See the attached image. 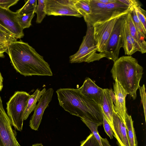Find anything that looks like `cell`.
Here are the masks:
<instances>
[{"instance_id": "1", "label": "cell", "mask_w": 146, "mask_h": 146, "mask_svg": "<svg viewBox=\"0 0 146 146\" xmlns=\"http://www.w3.org/2000/svg\"><path fill=\"white\" fill-rule=\"evenodd\" d=\"M7 53L16 71L25 76H52L49 64L33 47L21 40L11 43Z\"/></svg>"}, {"instance_id": "2", "label": "cell", "mask_w": 146, "mask_h": 146, "mask_svg": "<svg viewBox=\"0 0 146 146\" xmlns=\"http://www.w3.org/2000/svg\"><path fill=\"white\" fill-rule=\"evenodd\" d=\"M56 92L59 104L65 111L99 126L103 124L100 106L82 95L78 88H60Z\"/></svg>"}, {"instance_id": "3", "label": "cell", "mask_w": 146, "mask_h": 146, "mask_svg": "<svg viewBox=\"0 0 146 146\" xmlns=\"http://www.w3.org/2000/svg\"><path fill=\"white\" fill-rule=\"evenodd\" d=\"M143 70L136 59L131 56H124L114 62L111 72L113 79L117 80L135 100L137 97V90L140 86V82Z\"/></svg>"}, {"instance_id": "4", "label": "cell", "mask_w": 146, "mask_h": 146, "mask_svg": "<svg viewBox=\"0 0 146 146\" xmlns=\"http://www.w3.org/2000/svg\"><path fill=\"white\" fill-rule=\"evenodd\" d=\"M86 23V34L83 37L78 50L69 57V62L71 63L83 62L89 63L105 57L104 53L97 52V45L94 38L93 26Z\"/></svg>"}, {"instance_id": "5", "label": "cell", "mask_w": 146, "mask_h": 146, "mask_svg": "<svg viewBox=\"0 0 146 146\" xmlns=\"http://www.w3.org/2000/svg\"><path fill=\"white\" fill-rule=\"evenodd\" d=\"M24 91H17L7 103V113L12 125L18 131L22 130L24 112L30 96Z\"/></svg>"}, {"instance_id": "6", "label": "cell", "mask_w": 146, "mask_h": 146, "mask_svg": "<svg viewBox=\"0 0 146 146\" xmlns=\"http://www.w3.org/2000/svg\"><path fill=\"white\" fill-rule=\"evenodd\" d=\"M127 14L121 16L117 21L103 52L106 58L114 62L119 58L120 50L123 46V30Z\"/></svg>"}, {"instance_id": "7", "label": "cell", "mask_w": 146, "mask_h": 146, "mask_svg": "<svg viewBox=\"0 0 146 146\" xmlns=\"http://www.w3.org/2000/svg\"><path fill=\"white\" fill-rule=\"evenodd\" d=\"M123 15L116 16L93 25L94 38L97 44L98 52L103 53L105 51L114 25L118 18Z\"/></svg>"}, {"instance_id": "8", "label": "cell", "mask_w": 146, "mask_h": 146, "mask_svg": "<svg viewBox=\"0 0 146 146\" xmlns=\"http://www.w3.org/2000/svg\"><path fill=\"white\" fill-rule=\"evenodd\" d=\"M45 10L48 15L82 16L74 5V0H45Z\"/></svg>"}, {"instance_id": "9", "label": "cell", "mask_w": 146, "mask_h": 146, "mask_svg": "<svg viewBox=\"0 0 146 146\" xmlns=\"http://www.w3.org/2000/svg\"><path fill=\"white\" fill-rule=\"evenodd\" d=\"M12 125L3 107L0 106V146H21L17 140Z\"/></svg>"}, {"instance_id": "10", "label": "cell", "mask_w": 146, "mask_h": 146, "mask_svg": "<svg viewBox=\"0 0 146 146\" xmlns=\"http://www.w3.org/2000/svg\"><path fill=\"white\" fill-rule=\"evenodd\" d=\"M17 13L0 7V25L7 29L17 39L24 36L23 30L17 19Z\"/></svg>"}, {"instance_id": "11", "label": "cell", "mask_w": 146, "mask_h": 146, "mask_svg": "<svg viewBox=\"0 0 146 146\" xmlns=\"http://www.w3.org/2000/svg\"><path fill=\"white\" fill-rule=\"evenodd\" d=\"M54 93L52 88L46 91L38 101L34 113L29 122V126L35 130H37L41 122L44 112L52 100Z\"/></svg>"}, {"instance_id": "12", "label": "cell", "mask_w": 146, "mask_h": 146, "mask_svg": "<svg viewBox=\"0 0 146 146\" xmlns=\"http://www.w3.org/2000/svg\"><path fill=\"white\" fill-rule=\"evenodd\" d=\"M113 87L115 97L114 110L117 115L125 123V119L127 114L125 98L129 94L123 88L117 80H115Z\"/></svg>"}, {"instance_id": "13", "label": "cell", "mask_w": 146, "mask_h": 146, "mask_svg": "<svg viewBox=\"0 0 146 146\" xmlns=\"http://www.w3.org/2000/svg\"><path fill=\"white\" fill-rule=\"evenodd\" d=\"M78 89L82 95L101 106L103 89L98 86L90 78H86L82 85Z\"/></svg>"}, {"instance_id": "14", "label": "cell", "mask_w": 146, "mask_h": 146, "mask_svg": "<svg viewBox=\"0 0 146 146\" xmlns=\"http://www.w3.org/2000/svg\"><path fill=\"white\" fill-rule=\"evenodd\" d=\"M113 131L118 146H130L125 124L114 111L113 117Z\"/></svg>"}, {"instance_id": "15", "label": "cell", "mask_w": 146, "mask_h": 146, "mask_svg": "<svg viewBox=\"0 0 146 146\" xmlns=\"http://www.w3.org/2000/svg\"><path fill=\"white\" fill-rule=\"evenodd\" d=\"M104 116L110 125L112 131L113 130V117L114 111V105L110 92V89H103V94L100 106Z\"/></svg>"}, {"instance_id": "16", "label": "cell", "mask_w": 146, "mask_h": 146, "mask_svg": "<svg viewBox=\"0 0 146 146\" xmlns=\"http://www.w3.org/2000/svg\"><path fill=\"white\" fill-rule=\"evenodd\" d=\"M91 13L84 17L86 23H93L101 19L106 10V5L99 2L97 0H90Z\"/></svg>"}, {"instance_id": "17", "label": "cell", "mask_w": 146, "mask_h": 146, "mask_svg": "<svg viewBox=\"0 0 146 146\" xmlns=\"http://www.w3.org/2000/svg\"><path fill=\"white\" fill-rule=\"evenodd\" d=\"M123 46L125 54L131 56L137 51H139L138 46L130 35L127 18L123 30Z\"/></svg>"}, {"instance_id": "18", "label": "cell", "mask_w": 146, "mask_h": 146, "mask_svg": "<svg viewBox=\"0 0 146 146\" xmlns=\"http://www.w3.org/2000/svg\"><path fill=\"white\" fill-rule=\"evenodd\" d=\"M46 90L45 88L41 90L37 89L34 93L31 95L24 112V120H26L31 113L34 110L36 106L37 102Z\"/></svg>"}, {"instance_id": "19", "label": "cell", "mask_w": 146, "mask_h": 146, "mask_svg": "<svg viewBox=\"0 0 146 146\" xmlns=\"http://www.w3.org/2000/svg\"><path fill=\"white\" fill-rule=\"evenodd\" d=\"M131 11L128 13L127 17L129 33L131 36L137 44L140 52L141 53L144 54L146 52V46L143 44L140 39L131 16Z\"/></svg>"}, {"instance_id": "20", "label": "cell", "mask_w": 146, "mask_h": 146, "mask_svg": "<svg viewBox=\"0 0 146 146\" xmlns=\"http://www.w3.org/2000/svg\"><path fill=\"white\" fill-rule=\"evenodd\" d=\"M125 121L130 146H137V141L133 127V121L131 115L127 113Z\"/></svg>"}, {"instance_id": "21", "label": "cell", "mask_w": 146, "mask_h": 146, "mask_svg": "<svg viewBox=\"0 0 146 146\" xmlns=\"http://www.w3.org/2000/svg\"><path fill=\"white\" fill-rule=\"evenodd\" d=\"M131 13L140 39L143 44L146 46V30L139 19L134 8L131 11Z\"/></svg>"}, {"instance_id": "22", "label": "cell", "mask_w": 146, "mask_h": 146, "mask_svg": "<svg viewBox=\"0 0 146 146\" xmlns=\"http://www.w3.org/2000/svg\"><path fill=\"white\" fill-rule=\"evenodd\" d=\"M74 5L77 11L83 17L91 13L90 0H74Z\"/></svg>"}, {"instance_id": "23", "label": "cell", "mask_w": 146, "mask_h": 146, "mask_svg": "<svg viewBox=\"0 0 146 146\" xmlns=\"http://www.w3.org/2000/svg\"><path fill=\"white\" fill-rule=\"evenodd\" d=\"M35 11L21 15L17 14V19L19 23L23 29L29 27L31 25L32 20L35 16Z\"/></svg>"}, {"instance_id": "24", "label": "cell", "mask_w": 146, "mask_h": 146, "mask_svg": "<svg viewBox=\"0 0 146 146\" xmlns=\"http://www.w3.org/2000/svg\"><path fill=\"white\" fill-rule=\"evenodd\" d=\"M35 13L37 15L36 22L40 23L46 15L45 10V0H38Z\"/></svg>"}, {"instance_id": "25", "label": "cell", "mask_w": 146, "mask_h": 146, "mask_svg": "<svg viewBox=\"0 0 146 146\" xmlns=\"http://www.w3.org/2000/svg\"><path fill=\"white\" fill-rule=\"evenodd\" d=\"M36 0H29L26 1L24 5L16 12L18 15L29 13L35 11L37 6Z\"/></svg>"}, {"instance_id": "26", "label": "cell", "mask_w": 146, "mask_h": 146, "mask_svg": "<svg viewBox=\"0 0 146 146\" xmlns=\"http://www.w3.org/2000/svg\"><path fill=\"white\" fill-rule=\"evenodd\" d=\"M88 127L91 131L99 143L100 146H103L101 139V137L98 131V128L99 126L97 124L80 119Z\"/></svg>"}, {"instance_id": "27", "label": "cell", "mask_w": 146, "mask_h": 146, "mask_svg": "<svg viewBox=\"0 0 146 146\" xmlns=\"http://www.w3.org/2000/svg\"><path fill=\"white\" fill-rule=\"evenodd\" d=\"M80 146H100L92 133H91L86 139L81 142Z\"/></svg>"}, {"instance_id": "28", "label": "cell", "mask_w": 146, "mask_h": 146, "mask_svg": "<svg viewBox=\"0 0 146 146\" xmlns=\"http://www.w3.org/2000/svg\"><path fill=\"white\" fill-rule=\"evenodd\" d=\"M134 8L144 29L146 30V11L140 6L134 7Z\"/></svg>"}, {"instance_id": "29", "label": "cell", "mask_w": 146, "mask_h": 146, "mask_svg": "<svg viewBox=\"0 0 146 146\" xmlns=\"http://www.w3.org/2000/svg\"><path fill=\"white\" fill-rule=\"evenodd\" d=\"M139 90L140 95L141 98V102L143 105V109L145 121H146V98L145 88L144 84L142 86H140L139 88Z\"/></svg>"}, {"instance_id": "30", "label": "cell", "mask_w": 146, "mask_h": 146, "mask_svg": "<svg viewBox=\"0 0 146 146\" xmlns=\"http://www.w3.org/2000/svg\"><path fill=\"white\" fill-rule=\"evenodd\" d=\"M103 125L105 132L111 139L113 138V133L112 129L108 122L105 118L102 112Z\"/></svg>"}, {"instance_id": "31", "label": "cell", "mask_w": 146, "mask_h": 146, "mask_svg": "<svg viewBox=\"0 0 146 146\" xmlns=\"http://www.w3.org/2000/svg\"><path fill=\"white\" fill-rule=\"evenodd\" d=\"M19 0H0V7L9 9L11 6L16 4Z\"/></svg>"}, {"instance_id": "32", "label": "cell", "mask_w": 146, "mask_h": 146, "mask_svg": "<svg viewBox=\"0 0 146 146\" xmlns=\"http://www.w3.org/2000/svg\"><path fill=\"white\" fill-rule=\"evenodd\" d=\"M117 1L128 7L133 10L135 6H140L139 2L136 0H117Z\"/></svg>"}, {"instance_id": "33", "label": "cell", "mask_w": 146, "mask_h": 146, "mask_svg": "<svg viewBox=\"0 0 146 146\" xmlns=\"http://www.w3.org/2000/svg\"><path fill=\"white\" fill-rule=\"evenodd\" d=\"M9 44L6 42H0V58H4V53H7Z\"/></svg>"}, {"instance_id": "34", "label": "cell", "mask_w": 146, "mask_h": 146, "mask_svg": "<svg viewBox=\"0 0 146 146\" xmlns=\"http://www.w3.org/2000/svg\"><path fill=\"white\" fill-rule=\"evenodd\" d=\"M101 139L103 146H112L106 138H104L101 137Z\"/></svg>"}, {"instance_id": "35", "label": "cell", "mask_w": 146, "mask_h": 146, "mask_svg": "<svg viewBox=\"0 0 146 146\" xmlns=\"http://www.w3.org/2000/svg\"><path fill=\"white\" fill-rule=\"evenodd\" d=\"M99 2L108 4L110 3L115 2L117 0H97Z\"/></svg>"}, {"instance_id": "36", "label": "cell", "mask_w": 146, "mask_h": 146, "mask_svg": "<svg viewBox=\"0 0 146 146\" xmlns=\"http://www.w3.org/2000/svg\"><path fill=\"white\" fill-rule=\"evenodd\" d=\"M0 30L7 34L13 36V35H12L7 29L4 27H3L2 26L0 25Z\"/></svg>"}, {"instance_id": "37", "label": "cell", "mask_w": 146, "mask_h": 146, "mask_svg": "<svg viewBox=\"0 0 146 146\" xmlns=\"http://www.w3.org/2000/svg\"><path fill=\"white\" fill-rule=\"evenodd\" d=\"M3 78L0 72V91H1L3 88Z\"/></svg>"}, {"instance_id": "38", "label": "cell", "mask_w": 146, "mask_h": 146, "mask_svg": "<svg viewBox=\"0 0 146 146\" xmlns=\"http://www.w3.org/2000/svg\"><path fill=\"white\" fill-rule=\"evenodd\" d=\"M31 146H43V145L41 143H37Z\"/></svg>"}, {"instance_id": "39", "label": "cell", "mask_w": 146, "mask_h": 146, "mask_svg": "<svg viewBox=\"0 0 146 146\" xmlns=\"http://www.w3.org/2000/svg\"><path fill=\"white\" fill-rule=\"evenodd\" d=\"M0 106H1V107H3V104H2V101L1 99L0 96Z\"/></svg>"}, {"instance_id": "40", "label": "cell", "mask_w": 146, "mask_h": 146, "mask_svg": "<svg viewBox=\"0 0 146 146\" xmlns=\"http://www.w3.org/2000/svg\"></svg>"}]
</instances>
